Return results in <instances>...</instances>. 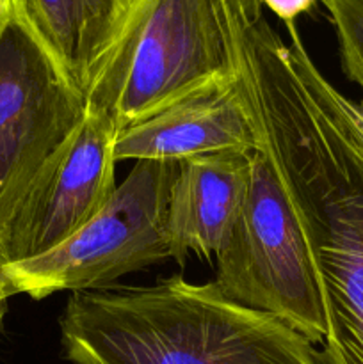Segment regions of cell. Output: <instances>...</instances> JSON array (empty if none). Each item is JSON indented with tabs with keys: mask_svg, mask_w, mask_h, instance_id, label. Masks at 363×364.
Wrapping results in <instances>:
<instances>
[{
	"mask_svg": "<svg viewBox=\"0 0 363 364\" xmlns=\"http://www.w3.org/2000/svg\"><path fill=\"white\" fill-rule=\"evenodd\" d=\"M265 18L246 38L241 80L260 146L299 220L326 313L327 364H363V128L310 57Z\"/></svg>",
	"mask_w": 363,
	"mask_h": 364,
	"instance_id": "1",
	"label": "cell"
},
{
	"mask_svg": "<svg viewBox=\"0 0 363 364\" xmlns=\"http://www.w3.org/2000/svg\"><path fill=\"white\" fill-rule=\"evenodd\" d=\"M59 326L73 364H327L280 318L182 276L75 291Z\"/></svg>",
	"mask_w": 363,
	"mask_h": 364,
	"instance_id": "2",
	"label": "cell"
},
{
	"mask_svg": "<svg viewBox=\"0 0 363 364\" xmlns=\"http://www.w3.org/2000/svg\"><path fill=\"white\" fill-rule=\"evenodd\" d=\"M260 0H135L88 91L117 130L241 71Z\"/></svg>",
	"mask_w": 363,
	"mask_h": 364,
	"instance_id": "3",
	"label": "cell"
},
{
	"mask_svg": "<svg viewBox=\"0 0 363 364\" xmlns=\"http://www.w3.org/2000/svg\"><path fill=\"white\" fill-rule=\"evenodd\" d=\"M216 259L214 283L226 297L322 343L326 313L308 244L262 146L253 151L246 199Z\"/></svg>",
	"mask_w": 363,
	"mask_h": 364,
	"instance_id": "4",
	"label": "cell"
},
{
	"mask_svg": "<svg viewBox=\"0 0 363 364\" xmlns=\"http://www.w3.org/2000/svg\"><path fill=\"white\" fill-rule=\"evenodd\" d=\"M178 169V162H135L105 208L73 237L41 258L0 269L13 294L43 301L59 291L102 290L173 258L167 206Z\"/></svg>",
	"mask_w": 363,
	"mask_h": 364,
	"instance_id": "5",
	"label": "cell"
},
{
	"mask_svg": "<svg viewBox=\"0 0 363 364\" xmlns=\"http://www.w3.org/2000/svg\"><path fill=\"white\" fill-rule=\"evenodd\" d=\"M88 110L16 0L0 23V230Z\"/></svg>",
	"mask_w": 363,
	"mask_h": 364,
	"instance_id": "6",
	"label": "cell"
},
{
	"mask_svg": "<svg viewBox=\"0 0 363 364\" xmlns=\"http://www.w3.org/2000/svg\"><path fill=\"white\" fill-rule=\"evenodd\" d=\"M117 128L88 105L0 230V269L41 258L95 219L116 191Z\"/></svg>",
	"mask_w": 363,
	"mask_h": 364,
	"instance_id": "7",
	"label": "cell"
},
{
	"mask_svg": "<svg viewBox=\"0 0 363 364\" xmlns=\"http://www.w3.org/2000/svg\"><path fill=\"white\" fill-rule=\"evenodd\" d=\"M260 132L241 80L198 89L117 130L114 159L184 162L217 153H253Z\"/></svg>",
	"mask_w": 363,
	"mask_h": 364,
	"instance_id": "8",
	"label": "cell"
},
{
	"mask_svg": "<svg viewBox=\"0 0 363 364\" xmlns=\"http://www.w3.org/2000/svg\"><path fill=\"white\" fill-rule=\"evenodd\" d=\"M251 156L253 153H217L180 162L167 206L174 259L182 262L189 252L210 258L221 251L246 199Z\"/></svg>",
	"mask_w": 363,
	"mask_h": 364,
	"instance_id": "9",
	"label": "cell"
},
{
	"mask_svg": "<svg viewBox=\"0 0 363 364\" xmlns=\"http://www.w3.org/2000/svg\"><path fill=\"white\" fill-rule=\"evenodd\" d=\"M64 73L88 95L135 0H16Z\"/></svg>",
	"mask_w": 363,
	"mask_h": 364,
	"instance_id": "10",
	"label": "cell"
},
{
	"mask_svg": "<svg viewBox=\"0 0 363 364\" xmlns=\"http://www.w3.org/2000/svg\"><path fill=\"white\" fill-rule=\"evenodd\" d=\"M338 41L344 73L363 91V0H319Z\"/></svg>",
	"mask_w": 363,
	"mask_h": 364,
	"instance_id": "11",
	"label": "cell"
},
{
	"mask_svg": "<svg viewBox=\"0 0 363 364\" xmlns=\"http://www.w3.org/2000/svg\"><path fill=\"white\" fill-rule=\"evenodd\" d=\"M262 6H267L281 21L285 27H294L301 14L308 13L317 6L319 0H260Z\"/></svg>",
	"mask_w": 363,
	"mask_h": 364,
	"instance_id": "12",
	"label": "cell"
},
{
	"mask_svg": "<svg viewBox=\"0 0 363 364\" xmlns=\"http://www.w3.org/2000/svg\"><path fill=\"white\" fill-rule=\"evenodd\" d=\"M349 109H351V114L354 116L356 123L363 128V102H352V100H349Z\"/></svg>",
	"mask_w": 363,
	"mask_h": 364,
	"instance_id": "13",
	"label": "cell"
},
{
	"mask_svg": "<svg viewBox=\"0 0 363 364\" xmlns=\"http://www.w3.org/2000/svg\"><path fill=\"white\" fill-rule=\"evenodd\" d=\"M2 295H6V297H13V290H11V287H9V283H7V279H6V276H4V272L2 270H0V297H2Z\"/></svg>",
	"mask_w": 363,
	"mask_h": 364,
	"instance_id": "14",
	"label": "cell"
},
{
	"mask_svg": "<svg viewBox=\"0 0 363 364\" xmlns=\"http://www.w3.org/2000/svg\"><path fill=\"white\" fill-rule=\"evenodd\" d=\"M11 297H6L2 295L0 297V333H2V326H4V318H6V313H7V302H9Z\"/></svg>",
	"mask_w": 363,
	"mask_h": 364,
	"instance_id": "15",
	"label": "cell"
},
{
	"mask_svg": "<svg viewBox=\"0 0 363 364\" xmlns=\"http://www.w3.org/2000/svg\"><path fill=\"white\" fill-rule=\"evenodd\" d=\"M6 9H7V0H0V23H2L4 14H6Z\"/></svg>",
	"mask_w": 363,
	"mask_h": 364,
	"instance_id": "16",
	"label": "cell"
}]
</instances>
